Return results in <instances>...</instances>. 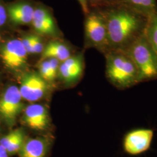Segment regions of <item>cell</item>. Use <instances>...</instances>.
Wrapping results in <instances>:
<instances>
[{"label": "cell", "instance_id": "6da1fadb", "mask_svg": "<svg viewBox=\"0 0 157 157\" xmlns=\"http://www.w3.org/2000/svg\"><path fill=\"white\" fill-rule=\"evenodd\" d=\"M109 12L105 20L109 50H126L145 33L149 17L129 6L120 4Z\"/></svg>", "mask_w": 157, "mask_h": 157}, {"label": "cell", "instance_id": "7a4b0ae2", "mask_svg": "<svg viewBox=\"0 0 157 157\" xmlns=\"http://www.w3.org/2000/svg\"><path fill=\"white\" fill-rule=\"evenodd\" d=\"M106 74L109 82L119 90H125L140 83L138 70L126 51H107Z\"/></svg>", "mask_w": 157, "mask_h": 157}, {"label": "cell", "instance_id": "3957f363", "mask_svg": "<svg viewBox=\"0 0 157 157\" xmlns=\"http://www.w3.org/2000/svg\"><path fill=\"white\" fill-rule=\"evenodd\" d=\"M124 51L135 62L140 83L157 79V54L147 39L145 33Z\"/></svg>", "mask_w": 157, "mask_h": 157}, {"label": "cell", "instance_id": "277c9868", "mask_svg": "<svg viewBox=\"0 0 157 157\" xmlns=\"http://www.w3.org/2000/svg\"><path fill=\"white\" fill-rule=\"evenodd\" d=\"M19 87L11 84L0 95V119L9 128L13 126L26 107Z\"/></svg>", "mask_w": 157, "mask_h": 157}, {"label": "cell", "instance_id": "5b68a950", "mask_svg": "<svg viewBox=\"0 0 157 157\" xmlns=\"http://www.w3.org/2000/svg\"><path fill=\"white\" fill-rule=\"evenodd\" d=\"M50 83L39 73H25L20 81L19 90L24 101L34 103L44 98L49 93Z\"/></svg>", "mask_w": 157, "mask_h": 157}, {"label": "cell", "instance_id": "8992f818", "mask_svg": "<svg viewBox=\"0 0 157 157\" xmlns=\"http://www.w3.org/2000/svg\"><path fill=\"white\" fill-rule=\"evenodd\" d=\"M28 54L21 39H13L0 47V58L6 67L13 71H21L26 66Z\"/></svg>", "mask_w": 157, "mask_h": 157}, {"label": "cell", "instance_id": "52a82bcc", "mask_svg": "<svg viewBox=\"0 0 157 157\" xmlns=\"http://www.w3.org/2000/svg\"><path fill=\"white\" fill-rule=\"evenodd\" d=\"M85 31L88 43L107 52L109 50L107 25L105 18L93 13L85 22Z\"/></svg>", "mask_w": 157, "mask_h": 157}, {"label": "cell", "instance_id": "ba28073f", "mask_svg": "<svg viewBox=\"0 0 157 157\" xmlns=\"http://www.w3.org/2000/svg\"><path fill=\"white\" fill-rule=\"evenodd\" d=\"M153 136L154 132L151 129H135L129 132L124 137V151L132 155L146 152L151 146Z\"/></svg>", "mask_w": 157, "mask_h": 157}, {"label": "cell", "instance_id": "9c48e42d", "mask_svg": "<svg viewBox=\"0 0 157 157\" xmlns=\"http://www.w3.org/2000/svg\"><path fill=\"white\" fill-rule=\"evenodd\" d=\"M22 122L30 129L39 132L44 131L48 128L50 124L48 110L40 104H29L23 111Z\"/></svg>", "mask_w": 157, "mask_h": 157}, {"label": "cell", "instance_id": "30bf717a", "mask_svg": "<svg viewBox=\"0 0 157 157\" xmlns=\"http://www.w3.org/2000/svg\"><path fill=\"white\" fill-rule=\"evenodd\" d=\"M52 144V140L48 136L27 137L17 155L19 157H47Z\"/></svg>", "mask_w": 157, "mask_h": 157}, {"label": "cell", "instance_id": "8fae6325", "mask_svg": "<svg viewBox=\"0 0 157 157\" xmlns=\"http://www.w3.org/2000/svg\"><path fill=\"white\" fill-rule=\"evenodd\" d=\"M83 70L84 62L82 56H70L60 63L58 75L65 84H73L81 78Z\"/></svg>", "mask_w": 157, "mask_h": 157}, {"label": "cell", "instance_id": "7c38bea8", "mask_svg": "<svg viewBox=\"0 0 157 157\" xmlns=\"http://www.w3.org/2000/svg\"><path fill=\"white\" fill-rule=\"evenodd\" d=\"M8 18L16 25H28L32 22L34 9L25 2H16L6 6Z\"/></svg>", "mask_w": 157, "mask_h": 157}, {"label": "cell", "instance_id": "4fadbf2b", "mask_svg": "<svg viewBox=\"0 0 157 157\" xmlns=\"http://www.w3.org/2000/svg\"><path fill=\"white\" fill-rule=\"evenodd\" d=\"M32 23L36 31L41 34L51 35L56 33V28L52 17L45 9L39 8L34 10Z\"/></svg>", "mask_w": 157, "mask_h": 157}, {"label": "cell", "instance_id": "5bb4252c", "mask_svg": "<svg viewBox=\"0 0 157 157\" xmlns=\"http://www.w3.org/2000/svg\"><path fill=\"white\" fill-rule=\"evenodd\" d=\"M26 138L22 129H15L0 137V144L6 148L12 157L17 155Z\"/></svg>", "mask_w": 157, "mask_h": 157}, {"label": "cell", "instance_id": "9a60e30c", "mask_svg": "<svg viewBox=\"0 0 157 157\" xmlns=\"http://www.w3.org/2000/svg\"><path fill=\"white\" fill-rule=\"evenodd\" d=\"M41 56L42 60L54 58L62 62L71 56L67 45L59 41H52L44 47Z\"/></svg>", "mask_w": 157, "mask_h": 157}, {"label": "cell", "instance_id": "2e32d148", "mask_svg": "<svg viewBox=\"0 0 157 157\" xmlns=\"http://www.w3.org/2000/svg\"><path fill=\"white\" fill-rule=\"evenodd\" d=\"M121 3L129 6L147 17L157 12L155 0H121Z\"/></svg>", "mask_w": 157, "mask_h": 157}, {"label": "cell", "instance_id": "e0dca14e", "mask_svg": "<svg viewBox=\"0 0 157 157\" xmlns=\"http://www.w3.org/2000/svg\"><path fill=\"white\" fill-rule=\"evenodd\" d=\"M145 35L148 41L157 54V12L149 17Z\"/></svg>", "mask_w": 157, "mask_h": 157}, {"label": "cell", "instance_id": "ac0fdd59", "mask_svg": "<svg viewBox=\"0 0 157 157\" xmlns=\"http://www.w3.org/2000/svg\"><path fill=\"white\" fill-rule=\"evenodd\" d=\"M39 71L40 76L49 83L54 81L52 76L50 64L48 59L42 60L40 63L39 65Z\"/></svg>", "mask_w": 157, "mask_h": 157}, {"label": "cell", "instance_id": "d6986e66", "mask_svg": "<svg viewBox=\"0 0 157 157\" xmlns=\"http://www.w3.org/2000/svg\"><path fill=\"white\" fill-rule=\"evenodd\" d=\"M44 48V47L43 44L42 40L39 37L36 35H32V54L42 53Z\"/></svg>", "mask_w": 157, "mask_h": 157}, {"label": "cell", "instance_id": "ffe728a7", "mask_svg": "<svg viewBox=\"0 0 157 157\" xmlns=\"http://www.w3.org/2000/svg\"><path fill=\"white\" fill-rule=\"evenodd\" d=\"M93 6L119 5L121 4V0H87Z\"/></svg>", "mask_w": 157, "mask_h": 157}, {"label": "cell", "instance_id": "44dd1931", "mask_svg": "<svg viewBox=\"0 0 157 157\" xmlns=\"http://www.w3.org/2000/svg\"><path fill=\"white\" fill-rule=\"evenodd\" d=\"M8 18V15L6 7L0 0V28L6 25Z\"/></svg>", "mask_w": 157, "mask_h": 157}, {"label": "cell", "instance_id": "7402d4cb", "mask_svg": "<svg viewBox=\"0 0 157 157\" xmlns=\"http://www.w3.org/2000/svg\"><path fill=\"white\" fill-rule=\"evenodd\" d=\"M23 45L29 54H32V35L26 36L21 39Z\"/></svg>", "mask_w": 157, "mask_h": 157}, {"label": "cell", "instance_id": "603a6c76", "mask_svg": "<svg viewBox=\"0 0 157 157\" xmlns=\"http://www.w3.org/2000/svg\"><path fill=\"white\" fill-rule=\"evenodd\" d=\"M81 7L86 14L89 13V7H88V2L87 0H78Z\"/></svg>", "mask_w": 157, "mask_h": 157}, {"label": "cell", "instance_id": "cb8c5ba5", "mask_svg": "<svg viewBox=\"0 0 157 157\" xmlns=\"http://www.w3.org/2000/svg\"><path fill=\"white\" fill-rule=\"evenodd\" d=\"M0 157H11L6 148L0 144Z\"/></svg>", "mask_w": 157, "mask_h": 157}, {"label": "cell", "instance_id": "d4e9b609", "mask_svg": "<svg viewBox=\"0 0 157 157\" xmlns=\"http://www.w3.org/2000/svg\"><path fill=\"white\" fill-rule=\"evenodd\" d=\"M0 133H1V125H0Z\"/></svg>", "mask_w": 157, "mask_h": 157}, {"label": "cell", "instance_id": "484cf974", "mask_svg": "<svg viewBox=\"0 0 157 157\" xmlns=\"http://www.w3.org/2000/svg\"><path fill=\"white\" fill-rule=\"evenodd\" d=\"M0 47H1V45H0Z\"/></svg>", "mask_w": 157, "mask_h": 157}]
</instances>
